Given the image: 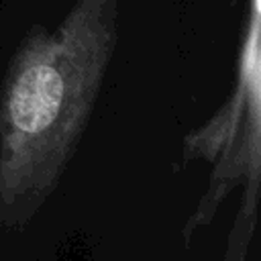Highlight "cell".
Instances as JSON below:
<instances>
[{
	"label": "cell",
	"mask_w": 261,
	"mask_h": 261,
	"mask_svg": "<svg viewBox=\"0 0 261 261\" xmlns=\"http://www.w3.org/2000/svg\"><path fill=\"white\" fill-rule=\"evenodd\" d=\"M116 0H77L55 33L18 49L0 106V212L18 220L51 190L114 47Z\"/></svg>",
	"instance_id": "6da1fadb"
}]
</instances>
